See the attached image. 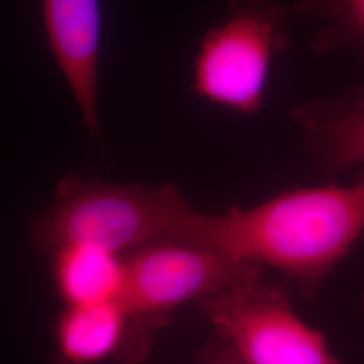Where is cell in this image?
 <instances>
[{
  "mask_svg": "<svg viewBox=\"0 0 364 364\" xmlns=\"http://www.w3.org/2000/svg\"><path fill=\"white\" fill-rule=\"evenodd\" d=\"M364 234V182L293 189L251 208L203 213L188 203L174 240L269 266L309 297Z\"/></svg>",
  "mask_w": 364,
  "mask_h": 364,
  "instance_id": "cell-1",
  "label": "cell"
},
{
  "mask_svg": "<svg viewBox=\"0 0 364 364\" xmlns=\"http://www.w3.org/2000/svg\"><path fill=\"white\" fill-rule=\"evenodd\" d=\"M188 201L178 189L117 185L64 177L52 205L30 225L33 247L49 255L70 245H87L126 255L158 240H173Z\"/></svg>",
  "mask_w": 364,
  "mask_h": 364,
  "instance_id": "cell-2",
  "label": "cell"
},
{
  "mask_svg": "<svg viewBox=\"0 0 364 364\" xmlns=\"http://www.w3.org/2000/svg\"><path fill=\"white\" fill-rule=\"evenodd\" d=\"M289 16L277 0H228L227 16L196 54L192 91L243 115L257 112L274 57L290 46Z\"/></svg>",
  "mask_w": 364,
  "mask_h": 364,
  "instance_id": "cell-3",
  "label": "cell"
},
{
  "mask_svg": "<svg viewBox=\"0 0 364 364\" xmlns=\"http://www.w3.org/2000/svg\"><path fill=\"white\" fill-rule=\"evenodd\" d=\"M120 301L150 332L168 323L186 304L231 287L260 281L262 266L218 250L158 240L123 255Z\"/></svg>",
  "mask_w": 364,
  "mask_h": 364,
  "instance_id": "cell-4",
  "label": "cell"
},
{
  "mask_svg": "<svg viewBox=\"0 0 364 364\" xmlns=\"http://www.w3.org/2000/svg\"><path fill=\"white\" fill-rule=\"evenodd\" d=\"M196 305L245 364H343L326 335L299 318L282 285L250 282Z\"/></svg>",
  "mask_w": 364,
  "mask_h": 364,
  "instance_id": "cell-5",
  "label": "cell"
},
{
  "mask_svg": "<svg viewBox=\"0 0 364 364\" xmlns=\"http://www.w3.org/2000/svg\"><path fill=\"white\" fill-rule=\"evenodd\" d=\"M41 4L49 48L76 99L84 126L99 138V0H41Z\"/></svg>",
  "mask_w": 364,
  "mask_h": 364,
  "instance_id": "cell-6",
  "label": "cell"
},
{
  "mask_svg": "<svg viewBox=\"0 0 364 364\" xmlns=\"http://www.w3.org/2000/svg\"><path fill=\"white\" fill-rule=\"evenodd\" d=\"M151 333L135 321L122 301L65 306L54 326V346L64 364L141 362Z\"/></svg>",
  "mask_w": 364,
  "mask_h": 364,
  "instance_id": "cell-7",
  "label": "cell"
},
{
  "mask_svg": "<svg viewBox=\"0 0 364 364\" xmlns=\"http://www.w3.org/2000/svg\"><path fill=\"white\" fill-rule=\"evenodd\" d=\"M291 119L316 169L335 177L359 170L364 182V91L343 92L297 105Z\"/></svg>",
  "mask_w": 364,
  "mask_h": 364,
  "instance_id": "cell-8",
  "label": "cell"
},
{
  "mask_svg": "<svg viewBox=\"0 0 364 364\" xmlns=\"http://www.w3.org/2000/svg\"><path fill=\"white\" fill-rule=\"evenodd\" d=\"M48 257L54 287L65 306L120 301L123 255L95 246L70 245L54 250Z\"/></svg>",
  "mask_w": 364,
  "mask_h": 364,
  "instance_id": "cell-9",
  "label": "cell"
},
{
  "mask_svg": "<svg viewBox=\"0 0 364 364\" xmlns=\"http://www.w3.org/2000/svg\"><path fill=\"white\" fill-rule=\"evenodd\" d=\"M289 13L316 27L314 52L351 49L364 66V0H296Z\"/></svg>",
  "mask_w": 364,
  "mask_h": 364,
  "instance_id": "cell-10",
  "label": "cell"
},
{
  "mask_svg": "<svg viewBox=\"0 0 364 364\" xmlns=\"http://www.w3.org/2000/svg\"><path fill=\"white\" fill-rule=\"evenodd\" d=\"M200 358L203 364H245L234 348L218 336L207 344Z\"/></svg>",
  "mask_w": 364,
  "mask_h": 364,
  "instance_id": "cell-11",
  "label": "cell"
},
{
  "mask_svg": "<svg viewBox=\"0 0 364 364\" xmlns=\"http://www.w3.org/2000/svg\"><path fill=\"white\" fill-rule=\"evenodd\" d=\"M362 308H363V311H364V294H363V297H362Z\"/></svg>",
  "mask_w": 364,
  "mask_h": 364,
  "instance_id": "cell-12",
  "label": "cell"
}]
</instances>
